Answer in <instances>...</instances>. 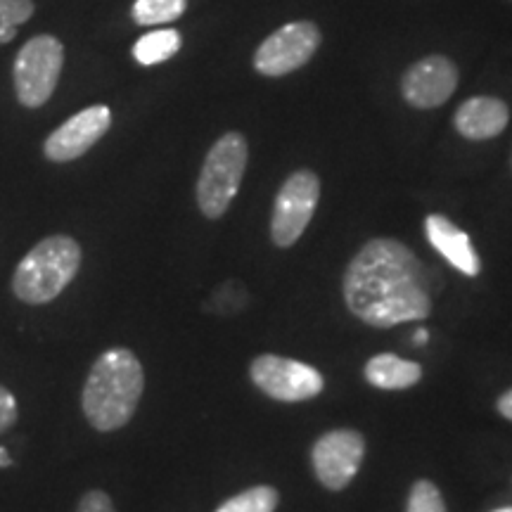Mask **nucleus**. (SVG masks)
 Here are the masks:
<instances>
[{
  "instance_id": "obj_24",
  "label": "nucleus",
  "mask_w": 512,
  "mask_h": 512,
  "mask_svg": "<svg viewBox=\"0 0 512 512\" xmlns=\"http://www.w3.org/2000/svg\"><path fill=\"white\" fill-rule=\"evenodd\" d=\"M8 465H12V458H10L8 448L0 446V467H8Z\"/></svg>"
},
{
  "instance_id": "obj_5",
  "label": "nucleus",
  "mask_w": 512,
  "mask_h": 512,
  "mask_svg": "<svg viewBox=\"0 0 512 512\" xmlns=\"http://www.w3.org/2000/svg\"><path fill=\"white\" fill-rule=\"evenodd\" d=\"M64 64V48L55 36L29 38L15 57L12 79L17 100L29 110L43 107L53 98Z\"/></svg>"
},
{
  "instance_id": "obj_17",
  "label": "nucleus",
  "mask_w": 512,
  "mask_h": 512,
  "mask_svg": "<svg viewBox=\"0 0 512 512\" xmlns=\"http://www.w3.org/2000/svg\"><path fill=\"white\" fill-rule=\"evenodd\" d=\"M278 498V491L273 486H252V489L228 498L216 512H273L278 508Z\"/></svg>"
},
{
  "instance_id": "obj_25",
  "label": "nucleus",
  "mask_w": 512,
  "mask_h": 512,
  "mask_svg": "<svg viewBox=\"0 0 512 512\" xmlns=\"http://www.w3.org/2000/svg\"><path fill=\"white\" fill-rule=\"evenodd\" d=\"M494 512H512V508H501V510H494Z\"/></svg>"
},
{
  "instance_id": "obj_16",
  "label": "nucleus",
  "mask_w": 512,
  "mask_h": 512,
  "mask_svg": "<svg viewBox=\"0 0 512 512\" xmlns=\"http://www.w3.org/2000/svg\"><path fill=\"white\" fill-rule=\"evenodd\" d=\"M188 8V0H136L133 19L140 27H157V24L174 22Z\"/></svg>"
},
{
  "instance_id": "obj_12",
  "label": "nucleus",
  "mask_w": 512,
  "mask_h": 512,
  "mask_svg": "<svg viewBox=\"0 0 512 512\" xmlns=\"http://www.w3.org/2000/svg\"><path fill=\"white\" fill-rule=\"evenodd\" d=\"M425 233L430 245L444 256V259L467 278H475L482 271V261L472 247L470 235L460 230L456 223H451L446 216L430 214L425 219Z\"/></svg>"
},
{
  "instance_id": "obj_10",
  "label": "nucleus",
  "mask_w": 512,
  "mask_h": 512,
  "mask_svg": "<svg viewBox=\"0 0 512 512\" xmlns=\"http://www.w3.org/2000/svg\"><path fill=\"white\" fill-rule=\"evenodd\" d=\"M112 126V112L105 105H93L74 114L72 119H67L60 128H55L50 133L46 145H43V155L50 162L64 164L74 162L86 155L98 140L110 131Z\"/></svg>"
},
{
  "instance_id": "obj_8",
  "label": "nucleus",
  "mask_w": 512,
  "mask_h": 512,
  "mask_svg": "<svg viewBox=\"0 0 512 512\" xmlns=\"http://www.w3.org/2000/svg\"><path fill=\"white\" fill-rule=\"evenodd\" d=\"M366 458V437L356 430H332L323 434L311 451L318 482L330 491H342L354 482Z\"/></svg>"
},
{
  "instance_id": "obj_13",
  "label": "nucleus",
  "mask_w": 512,
  "mask_h": 512,
  "mask_svg": "<svg viewBox=\"0 0 512 512\" xmlns=\"http://www.w3.org/2000/svg\"><path fill=\"white\" fill-rule=\"evenodd\" d=\"M508 121L510 110L503 100L477 95V98L465 100L458 107L453 124H456L460 136L467 140H489L503 133Z\"/></svg>"
},
{
  "instance_id": "obj_21",
  "label": "nucleus",
  "mask_w": 512,
  "mask_h": 512,
  "mask_svg": "<svg viewBox=\"0 0 512 512\" xmlns=\"http://www.w3.org/2000/svg\"><path fill=\"white\" fill-rule=\"evenodd\" d=\"M76 512H117V510H114L112 498L107 496L105 491L95 489V491H88V494H83Z\"/></svg>"
},
{
  "instance_id": "obj_6",
  "label": "nucleus",
  "mask_w": 512,
  "mask_h": 512,
  "mask_svg": "<svg viewBox=\"0 0 512 512\" xmlns=\"http://www.w3.org/2000/svg\"><path fill=\"white\" fill-rule=\"evenodd\" d=\"M320 200V181L313 171H294L278 190L271 216V238L278 247H292L304 235Z\"/></svg>"
},
{
  "instance_id": "obj_1",
  "label": "nucleus",
  "mask_w": 512,
  "mask_h": 512,
  "mask_svg": "<svg viewBox=\"0 0 512 512\" xmlns=\"http://www.w3.org/2000/svg\"><path fill=\"white\" fill-rule=\"evenodd\" d=\"M342 287L347 309L370 328H394L432 313L425 266L399 240L366 242L344 271Z\"/></svg>"
},
{
  "instance_id": "obj_3",
  "label": "nucleus",
  "mask_w": 512,
  "mask_h": 512,
  "mask_svg": "<svg viewBox=\"0 0 512 512\" xmlns=\"http://www.w3.org/2000/svg\"><path fill=\"white\" fill-rule=\"evenodd\" d=\"M81 268V245L69 235H50L19 261L12 292L29 306L50 304L67 290Z\"/></svg>"
},
{
  "instance_id": "obj_22",
  "label": "nucleus",
  "mask_w": 512,
  "mask_h": 512,
  "mask_svg": "<svg viewBox=\"0 0 512 512\" xmlns=\"http://www.w3.org/2000/svg\"><path fill=\"white\" fill-rule=\"evenodd\" d=\"M496 406H498V413H501L505 420L512 422V389H510V392H505L501 399H498Z\"/></svg>"
},
{
  "instance_id": "obj_18",
  "label": "nucleus",
  "mask_w": 512,
  "mask_h": 512,
  "mask_svg": "<svg viewBox=\"0 0 512 512\" xmlns=\"http://www.w3.org/2000/svg\"><path fill=\"white\" fill-rule=\"evenodd\" d=\"M34 15V0H0V43H10L27 19Z\"/></svg>"
},
{
  "instance_id": "obj_9",
  "label": "nucleus",
  "mask_w": 512,
  "mask_h": 512,
  "mask_svg": "<svg viewBox=\"0 0 512 512\" xmlns=\"http://www.w3.org/2000/svg\"><path fill=\"white\" fill-rule=\"evenodd\" d=\"M320 31L311 22H292L278 29L256 50L254 67L264 76H285L304 67L316 53Z\"/></svg>"
},
{
  "instance_id": "obj_4",
  "label": "nucleus",
  "mask_w": 512,
  "mask_h": 512,
  "mask_svg": "<svg viewBox=\"0 0 512 512\" xmlns=\"http://www.w3.org/2000/svg\"><path fill=\"white\" fill-rule=\"evenodd\" d=\"M249 147L242 133H226L216 140L204 159L197 181V204L207 219H221L238 195L245 176Z\"/></svg>"
},
{
  "instance_id": "obj_11",
  "label": "nucleus",
  "mask_w": 512,
  "mask_h": 512,
  "mask_svg": "<svg viewBox=\"0 0 512 512\" xmlns=\"http://www.w3.org/2000/svg\"><path fill=\"white\" fill-rule=\"evenodd\" d=\"M458 86V69L448 57L432 55L415 62L401 81L403 98L418 110L444 105Z\"/></svg>"
},
{
  "instance_id": "obj_23",
  "label": "nucleus",
  "mask_w": 512,
  "mask_h": 512,
  "mask_svg": "<svg viewBox=\"0 0 512 512\" xmlns=\"http://www.w3.org/2000/svg\"><path fill=\"white\" fill-rule=\"evenodd\" d=\"M427 339H430V335H427V330H418L413 335V344H418V347H422V344H425Z\"/></svg>"
},
{
  "instance_id": "obj_15",
  "label": "nucleus",
  "mask_w": 512,
  "mask_h": 512,
  "mask_svg": "<svg viewBox=\"0 0 512 512\" xmlns=\"http://www.w3.org/2000/svg\"><path fill=\"white\" fill-rule=\"evenodd\" d=\"M178 50H181V34L176 29H159L138 38V43L133 46V57L145 67H152V64L174 57Z\"/></svg>"
},
{
  "instance_id": "obj_2",
  "label": "nucleus",
  "mask_w": 512,
  "mask_h": 512,
  "mask_svg": "<svg viewBox=\"0 0 512 512\" xmlns=\"http://www.w3.org/2000/svg\"><path fill=\"white\" fill-rule=\"evenodd\" d=\"M143 389L145 373L138 356L126 347L107 349L83 384V415L98 432L121 430L136 415Z\"/></svg>"
},
{
  "instance_id": "obj_7",
  "label": "nucleus",
  "mask_w": 512,
  "mask_h": 512,
  "mask_svg": "<svg viewBox=\"0 0 512 512\" xmlns=\"http://www.w3.org/2000/svg\"><path fill=\"white\" fill-rule=\"evenodd\" d=\"M249 377L266 396L283 403L309 401L325 387L323 375L309 363L275 354L256 356L249 366Z\"/></svg>"
},
{
  "instance_id": "obj_14",
  "label": "nucleus",
  "mask_w": 512,
  "mask_h": 512,
  "mask_svg": "<svg viewBox=\"0 0 512 512\" xmlns=\"http://www.w3.org/2000/svg\"><path fill=\"white\" fill-rule=\"evenodd\" d=\"M366 380L377 389H411L422 380V368L420 363L406 361V358L396 354H380L373 356L366 363Z\"/></svg>"
},
{
  "instance_id": "obj_19",
  "label": "nucleus",
  "mask_w": 512,
  "mask_h": 512,
  "mask_svg": "<svg viewBox=\"0 0 512 512\" xmlns=\"http://www.w3.org/2000/svg\"><path fill=\"white\" fill-rule=\"evenodd\" d=\"M406 512H446L444 498H441L437 484H432L430 479H418L413 484L411 496H408Z\"/></svg>"
},
{
  "instance_id": "obj_20",
  "label": "nucleus",
  "mask_w": 512,
  "mask_h": 512,
  "mask_svg": "<svg viewBox=\"0 0 512 512\" xmlns=\"http://www.w3.org/2000/svg\"><path fill=\"white\" fill-rule=\"evenodd\" d=\"M17 415H19V408H17L15 394H12L8 387H3V384H0V434L15 425Z\"/></svg>"
}]
</instances>
